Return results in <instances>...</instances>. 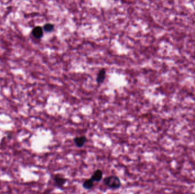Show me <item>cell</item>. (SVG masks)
Returning <instances> with one entry per match:
<instances>
[{"instance_id":"cell-7","label":"cell","mask_w":195,"mask_h":194,"mask_svg":"<svg viewBox=\"0 0 195 194\" xmlns=\"http://www.w3.org/2000/svg\"><path fill=\"white\" fill-rule=\"evenodd\" d=\"M83 187L86 190H90L94 187V182L91 179H86L83 183Z\"/></svg>"},{"instance_id":"cell-1","label":"cell","mask_w":195,"mask_h":194,"mask_svg":"<svg viewBox=\"0 0 195 194\" xmlns=\"http://www.w3.org/2000/svg\"><path fill=\"white\" fill-rule=\"evenodd\" d=\"M103 183L111 189H118L121 186V181L119 177L115 175L106 177L103 180Z\"/></svg>"},{"instance_id":"cell-4","label":"cell","mask_w":195,"mask_h":194,"mask_svg":"<svg viewBox=\"0 0 195 194\" xmlns=\"http://www.w3.org/2000/svg\"><path fill=\"white\" fill-rule=\"evenodd\" d=\"M33 37L37 39H40L43 36V29L40 26H37L34 27L32 30Z\"/></svg>"},{"instance_id":"cell-5","label":"cell","mask_w":195,"mask_h":194,"mask_svg":"<svg viewBox=\"0 0 195 194\" xmlns=\"http://www.w3.org/2000/svg\"><path fill=\"white\" fill-rule=\"evenodd\" d=\"M103 172L100 170H97L91 177V179L93 182H99L102 179Z\"/></svg>"},{"instance_id":"cell-3","label":"cell","mask_w":195,"mask_h":194,"mask_svg":"<svg viewBox=\"0 0 195 194\" xmlns=\"http://www.w3.org/2000/svg\"><path fill=\"white\" fill-rule=\"evenodd\" d=\"M87 138L85 136H82L76 137L74 138V142L76 146L78 148H82L83 146L86 142Z\"/></svg>"},{"instance_id":"cell-2","label":"cell","mask_w":195,"mask_h":194,"mask_svg":"<svg viewBox=\"0 0 195 194\" xmlns=\"http://www.w3.org/2000/svg\"><path fill=\"white\" fill-rule=\"evenodd\" d=\"M54 181L55 185L58 187H62L66 182V179L59 175H56L54 177Z\"/></svg>"},{"instance_id":"cell-6","label":"cell","mask_w":195,"mask_h":194,"mask_svg":"<svg viewBox=\"0 0 195 194\" xmlns=\"http://www.w3.org/2000/svg\"><path fill=\"white\" fill-rule=\"evenodd\" d=\"M106 76V70L105 69H102L98 74L97 82L98 83L100 84L103 82Z\"/></svg>"},{"instance_id":"cell-8","label":"cell","mask_w":195,"mask_h":194,"mask_svg":"<svg viewBox=\"0 0 195 194\" xmlns=\"http://www.w3.org/2000/svg\"><path fill=\"white\" fill-rule=\"evenodd\" d=\"M54 28V25L52 23H47L43 27L44 30L46 32H50L53 31Z\"/></svg>"}]
</instances>
